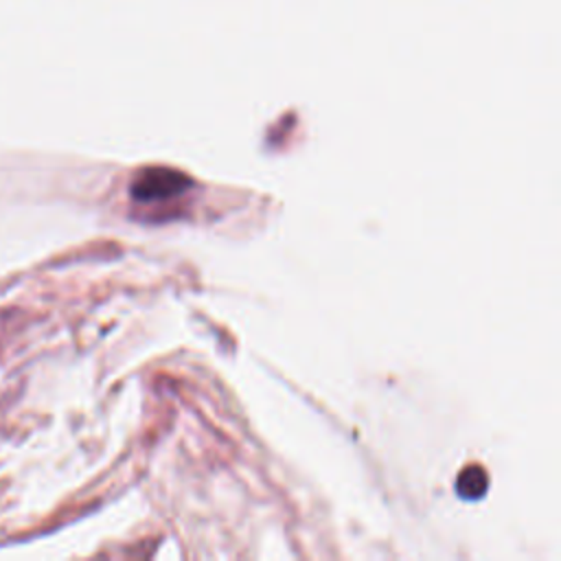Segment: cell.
Wrapping results in <instances>:
<instances>
[{
	"label": "cell",
	"mask_w": 561,
	"mask_h": 561,
	"mask_svg": "<svg viewBox=\"0 0 561 561\" xmlns=\"http://www.w3.org/2000/svg\"><path fill=\"white\" fill-rule=\"evenodd\" d=\"M193 186L191 178L171 167H147L138 171L129 184V195L138 204L169 202Z\"/></svg>",
	"instance_id": "cell-1"
},
{
	"label": "cell",
	"mask_w": 561,
	"mask_h": 561,
	"mask_svg": "<svg viewBox=\"0 0 561 561\" xmlns=\"http://www.w3.org/2000/svg\"><path fill=\"white\" fill-rule=\"evenodd\" d=\"M486 486H489V478H486V471L480 467V465H471V467H465L456 480V493L462 497V500H478L486 493Z\"/></svg>",
	"instance_id": "cell-2"
}]
</instances>
